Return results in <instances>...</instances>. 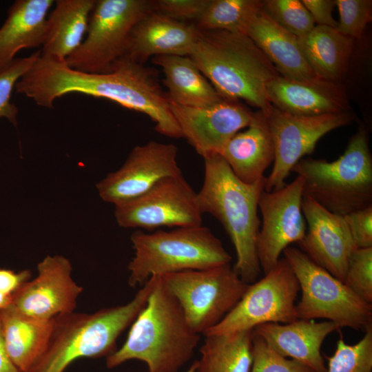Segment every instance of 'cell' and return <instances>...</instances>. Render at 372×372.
Listing matches in <instances>:
<instances>
[{
  "mask_svg": "<svg viewBox=\"0 0 372 372\" xmlns=\"http://www.w3.org/2000/svg\"><path fill=\"white\" fill-rule=\"evenodd\" d=\"M271 104L300 116H318L349 111L347 93L340 83L320 77L293 79L279 75L268 85Z\"/></svg>",
  "mask_w": 372,
  "mask_h": 372,
  "instance_id": "cell-19",
  "label": "cell"
},
{
  "mask_svg": "<svg viewBox=\"0 0 372 372\" xmlns=\"http://www.w3.org/2000/svg\"><path fill=\"white\" fill-rule=\"evenodd\" d=\"M197 366L196 360L194 361L189 369L185 372H195Z\"/></svg>",
  "mask_w": 372,
  "mask_h": 372,
  "instance_id": "cell-43",
  "label": "cell"
},
{
  "mask_svg": "<svg viewBox=\"0 0 372 372\" xmlns=\"http://www.w3.org/2000/svg\"><path fill=\"white\" fill-rule=\"evenodd\" d=\"M247 35L280 75L293 79L317 76L300 50L298 37L273 21L262 9L251 22Z\"/></svg>",
  "mask_w": 372,
  "mask_h": 372,
  "instance_id": "cell-23",
  "label": "cell"
},
{
  "mask_svg": "<svg viewBox=\"0 0 372 372\" xmlns=\"http://www.w3.org/2000/svg\"><path fill=\"white\" fill-rule=\"evenodd\" d=\"M156 280L157 276L150 277L125 304L54 318L48 345L29 372H63L79 358L111 355L119 335L146 305Z\"/></svg>",
  "mask_w": 372,
  "mask_h": 372,
  "instance_id": "cell-5",
  "label": "cell"
},
{
  "mask_svg": "<svg viewBox=\"0 0 372 372\" xmlns=\"http://www.w3.org/2000/svg\"><path fill=\"white\" fill-rule=\"evenodd\" d=\"M220 155L241 181L253 184L265 178L264 172L274 161V145L269 125L261 110L246 130L234 135Z\"/></svg>",
  "mask_w": 372,
  "mask_h": 372,
  "instance_id": "cell-22",
  "label": "cell"
},
{
  "mask_svg": "<svg viewBox=\"0 0 372 372\" xmlns=\"http://www.w3.org/2000/svg\"><path fill=\"white\" fill-rule=\"evenodd\" d=\"M11 297L0 293V311L8 307L11 302Z\"/></svg>",
  "mask_w": 372,
  "mask_h": 372,
  "instance_id": "cell-42",
  "label": "cell"
},
{
  "mask_svg": "<svg viewBox=\"0 0 372 372\" xmlns=\"http://www.w3.org/2000/svg\"><path fill=\"white\" fill-rule=\"evenodd\" d=\"M153 10L152 1H96L85 37L67 58V65L87 73L110 72L113 64L126 54L135 25Z\"/></svg>",
  "mask_w": 372,
  "mask_h": 372,
  "instance_id": "cell-10",
  "label": "cell"
},
{
  "mask_svg": "<svg viewBox=\"0 0 372 372\" xmlns=\"http://www.w3.org/2000/svg\"><path fill=\"white\" fill-rule=\"evenodd\" d=\"M200 335L188 324L178 302L157 276L125 343L106 357V366L112 369L138 360L146 364L148 372H178L193 356Z\"/></svg>",
  "mask_w": 372,
  "mask_h": 372,
  "instance_id": "cell-3",
  "label": "cell"
},
{
  "mask_svg": "<svg viewBox=\"0 0 372 372\" xmlns=\"http://www.w3.org/2000/svg\"><path fill=\"white\" fill-rule=\"evenodd\" d=\"M264 114L275 152L272 170L266 177L265 191L268 192L280 189L286 185L285 180L293 166L304 156L313 153L322 136L351 123L355 118L349 111L300 116L280 110L273 105Z\"/></svg>",
  "mask_w": 372,
  "mask_h": 372,
  "instance_id": "cell-12",
  "label": "cell"
},
{
  "mask_svg": "<svg viewBox=\"0 0 372 372\" xmlns=\"http://www.w3.org/2000/svg\"><path fill=\"white\" fill-rule=\"evenodd\" d=\"M169 103L183 137L203 158L220 154L228 141L247 127L254 116L240 101L225 98L203 107Z\"/></svg>",
  "mask_w": 372,
  "mask_h": 372,
  "instance_id": "cell-17",
  "label": "cell"
},
{
  "mask_svg": "<svg viewBox=\"0 0 372 372\" xmlns=\"http://www.w3.org/2000/svg\"><path fill=\"white\" fill-rule=\"evenodd\" d=\"M152 61L165 74L163 84L169 102L203 107L223 99L189 56L159 55L153 56Z\"/></svg>",
  "mask_w": 372,
  "mask_h": 372,
  "instance_id": "cell-27",
  "label": "cell"
},
{
  "mask_svg": "<svg viewBox=\"0 0 372 372\" xmlns=\"http://www.w3.org/2000/svg\"><path fill=\"white\" fill-rule=\"evenodd\" d=\"M200 33L194 23L179 21L154 10L134 28L125 54L142 64L159 55L189 56Z\"/></svg>",
  "mask_w": 372,
  "mask_h": 372,
  "instance_id": "cell-20",
  "label": "cell"
},
{
  "mask_svg": "<svg viewBox=\"0 0 372 372\" xmlns=\"http://www.w3.org/2000/svg\"><path fill=\"white\" fill-rule=\"evenodd\" d=\"M262 9L273 21L297 37L307 34L316 26L300 0H263Z\"/></svg>",
  "mask_w": 372,
  "mask_h": 372,
  "instance_id": "cell-32",
  "label": "cell"
},
{
  "mask_svg": "<svg viewBox=\"0 0 372 372\" xmlns=\"http://www.w3.org/2000/svg\"><path fill=\"white\" fill-rule=\"evenodd\" d=\"M303 181L300 176L280 189L265 190L258 200L262 223L257 238V254L266 274L280 258L284 249L304 236L307 223L302 211Z\"/></svg>",
  "mask_w": 372,
  "mask_h": 372,
  "instance_id": "cell-14",
  "label": "cell"
},
{
  "mask_svg": "<svg viewBox=\"0 0 372 372\" xmlns=\"http://www.w3.org/2000/svg\"><path fill=\"white\" fill-rule=\"evenodd\" d=\"M261 10L260 0H210L195 25L202 31L220 30L247 34Z\"/></svg>",
  "mask_w": 372,
  "mask_h": 372,
  "instance_id": "cell-30",
  "label": "cell"
},
{
  "mask_svg": "<svg viewBox=\"0 0 372 372\" xmlns=\"http://www.w3.org/2000/svg\"><path fill=\"white\" fill-rule=\"evenodd\" d=\"M37 51L29 56L14 58L0 65V118L17 124L18 107L11 101L12 92L19 79L31 68L40 56Z\"/></svg>",
  "mask_w": 372,
  "mask_h": 372,
  "instance_id": "cell-33",
  "label": "cell"
},
{
  "mask_svg": "<svg viewBox=\"0 0 372 372\" xmlns=\"http://www.w3.org/2000/svg\"><path fill=\"white\" fill-rule=\"evenodd\" d=\"M159 276L178 302L188 324L200 335L217 325L249 287L230 264Z\"/></svg>",
  "mask_w": 372,
  "mask_h": 372,
  "instance_id": "cell-9",
  "label": "cell"
},
{
  "mask_svg": "<svg viewBox=\"0 0 372 372\" xmlns=\"http://www.w3.org/2000/svg\"><path fill=\"white\" fill-rule=\"evenodd\" d=\"M0 321L7 353L21 372H29L44 352L54 324L23 314L10 304L0 311Z\"/></svg>",
  "mask_w": 372,
  "mask_h": 372,
  "instance_id": "cell-24",
  "label": "cell"
},
{
  "mask_svg": "<svg viewBox=\"0 0 372 372\" xmlns=\"http://www.w3.org/2000/svg\"><path fill=\"white\" fill-rule=\"evenodd\" d=\"M130 239L134 250L127 266L131 287L153 276L211 268L232 260L220 239L203 225L152 233L137 230Z\"/></svg>",
  "mask_w": 372,
  "mask_h": 372,
  "instance_id": "cell-7",
  "label": "cell"
},
{
  "mask_svg": "<svg viewBox=\"0 0 372 372\" xmlns=\"http://www.w3.org/2000/svg\"><path fill=\"white\" fill-rule=\"evenodd\" d=\"M30 276L31 272L28 269L15 273L9 269H0V293L12 296L23 284L30 280Z\"/></svg>",
  "mask_w": 372,
  "mask_h": 372,
  "instance_id": "cell-40",
  "label": "cell"
},
{
  "mask_svg": "<svg viewBox=\"0 0 372 372\" xmlns=\"http://www.w3.org/2000/svg\"><path fill=\"white\" fill-rule=\"evenodd\" d=\"M114 206L116 222L125 228L202 225L197 193L183 174L163 178L142 195Z\"/></svg>",
  "mask_w": 372,
  "mask_h": 372,
  "instance_id": "cell-13",
  "label": "cell"
},
{
  "mask_svg": "<svg viewBox=\"0 0 372 372\" xmlns=\"http://www.w3.org/2000/svg\"><path fill=\"white\" fill-rule=\"evenodd\" d=\"M250 372H314L293 359L275 351L260 336L253 332L252 364Z\"/></svg>",
  "mask_w": 372,
  "mask_h": 372,
  "instance_id": "cell-36",
  "label": "cell"
},
{
  "mask_svg": "<svg viewBox=\"0 0 372 372\" xmlns=\"http://www.w3.org/2000/svg\"><path fill=\"white\" fill-rule=\"evenodd\" d=\"M203 158L204 181L197 193L200 211L212 215L222 224L236 250L234 269L245 283L252 284L262 270L257 254L260 225L258 209L266 177L247 184L235 176L220 154Z\"/></svg>",
  "mask_w": 372,
  "mask_h": 372,
  "instance_id": "cell-2",
  "label": "cell"
},
{
  "mask_svg": "<svg viewBox=\"0 0 372 372\" xmlns=\"http://www.w3.org/2000/svg\"><path fill=\"white\" fill-rule=\"evenodd\" d=\"M210 0L153 1L154 10L175 20L195 23L203 14Z\"/></svg>",
  "mask_w": 372,
  "mask_h": 372,
  "instance_id": "cell-37",
  "label": "cell"
},
{
  "mask_svg": "<svg viewBox=\"0 0 372 372\" xmlns=\"http://www.w3.org/2000/svg\"><path fill=\"white\" fill-rule=\"evenodd\" d=\"M48 16L41 56L65 61L85 36L95 0H58Z\"/></svg>",
  "mask_w": 372,
  "mask_h": 372,
  "instance_id": "cell-25",
  "label": "cell"
},
{
  "mask_svg": "<svg viewBox=\"0 0 372 372\" xmlns=\"http://www.w3.org/2000/svg\"><path fill=\"white\" fill-rule=\"evenodd\" d=\"M282 253L301 291L296 305L298 319L322 318L333 322L340 328L356 331H365L372 327V304L362 300L300 249L289 246Z\"/></svg>",
  "mask_w": 372,
  "mask_h": 372,
  "instance_id": "cell-8",
  "label": "cell"
},
{
  "mask_svg": "<svg viewBox=\"0 0 372 372\" xmlns=\"http://www.w3.org/2000/svg\"><path fill=\"white\" fill-rule=\"evenodd\" d=\"M309 12L316 25L336 28L338 21L333 17L332 12L335 6V0H301Z\"/></svg>",
  "mask_w": 372,
  "mask_h": 372,
  "instance_id": "cell-39",
  "label": "cell"
},
{
  "mask_svg": "<svg viewBox=\"0 0 372 372\" xmlns=\"http://www.w3.org/2000/svg\"><path fill=\"white\" fill-rule=\"evenodd\" d=\"M302 211L307 229L298 242L313 262L344 282L349 260L356 249L343 216L332 213L303 197Z\"/></svg>",
  "mask_w": 372,
  "mask_h": 372,
  "instance_id": "cell-18",
  "label": "cell"
},
{
  "mask_svg": "<svg viewBox=\"0 0 372 372\" xmlns=\"http://www.w3.org/2000/svg\"><path fill=\"white\" fill-rule=\"evenodd\" d=\"M343 282L362 300L372 304V247L356 248L352 252Z\"/></svg>",
  "mask_w": 372,
  "mask_h": 372,
  "instance_id": "cell-34",
  "label": "cell"
},
{
  "mask_svg": "<svg viewBox=\"0 0 372 372\" xmlns=\"http://www.w3.org/2000/svg\"><path fill=\"white\" fill-rule=\"evenodd\" d=\"M15 90L46 108H52L56 99L70 93L109 99L148 116L158 133L183 137L156 73L126 54L113 64L110 72L102 74L78 71L65 61L40 55L17 83Z\"/></svg>",
  "mask_w": 372,
  "mask_h": 372,
  "instance_id": "cell-1",
  "label": "cell"
},
{
  "mask_svg": "<svg viewBox=\"0 0 372 372\" xmlns=\"http://www.w3.org/2000/svg\"><path fill=\"white\" fill-rule=\"evenodd\" d=\"M343 217L355 247H372V205Z\"/></svg>",
  "mask_w": 372,
  "mask_h": 372,
  "instance_id": "cell-38",
  "label": "cell"
},
{
  "mask_svg": "<svg viewBox=\"0 0 372 372\" xmlns=\"http://www.w3.org/2000/svg\"><path fill=\"white\" fill-rule=\"evenodd\" d=\"M291 172L302 178L303 197L332 213L344 216L372 205V155L362 127L335 161L302 158Z\"/></svg>",
  "mask_w": 372,
  "mask_h": 372,
  "instance_id": "cell-6",
  "label": "cell"
},
{
  "mask_svg": "<svg viewBox=\"0 0 372 372\" xmlns=\"http://www.w3.org/2000/svg\"><path fill=\"white\" fill-rule=\"evenodd\" d=\"M189 56L223 98L244 101L264 113L272 107L267 87L280 74L247 34L200 30Z\"/></svg>",
  "mask_w": 372,
  "mask_h": 372,
  "instance_id": "cell-4",
  "label": "cell"
},
{
  "mask_svg": "<svg viewBox=\"0 0 372 372\" xmlns=\"http://www.w3.org/2000/svg\"><path fill=\"white\" fill-rule=\"evenodd\" d=\"M177 154L171 143L151 141L135 146L118 169L97 183L99 196L115 205L142 195L163 178L182 174Z\"/></svg>",
  "mask_w": 372,
  "mask_h": 372,
  "instance_id": "cell-15",
  "label": "cell"
},
{
  "mask_svg": "<svg viewBox=\"0 0 372 372\" xmlns=\"http://www.w3.org/2000/svg\"><path fill=\"white\" fill-rule=\"evenodd\" d=\"M53 0H17L0 28V65L11 61L22 49L42 46Z\"/></svg>",
  "mask_w": 372,
  "mask_h": 372,
  "instance_id": "cell-26",
  "label": "cell"
},
{
  "mask_svg": "<svg viewBox=\"0 0 372 372\" xmlns=\"http://www.w3.org/2000/svg\"><path fill=\"white\" fill-rule=\"evenodd\" d=\"M203 335L195 372H250L253 329Z\"/></svg>",
  "mask_w": 372,
  "mask_h": 372,
  "instance_id": "cell-29",
  "label": "cell"
},
{
  "mask_svg": "<svg viewBox=\"0 0 372 372\" xmlns=\"http://www.w3.org/2000/svg\"><path fill=\"white\" fill-rule=\"evenodd\" d=\"M333 322L298 319L280 324L269 322L253 329L275 351L291 358L314 372H327L321 346L331 333L340 329Z\"/></svg>",
  "mask_w": 372,
  "mask_h": 372,
  "instance_id": "cell-21",
  "label": "cell"
},
{
  "mask_svg": "<svg viewBox=\"0 0 372 372\" xmlns=\"http://www.w3.org/2000/svg\"><path fill=\"white\" fill-rule=\"evenodd\" d=\"M0 372H21L10 358L5 347L0 321Z\"/></svg>",
  "mask_w": 372,
  "mask_h": 372,
  "instance_id": "cell-41",
  "label": "cell"
},
{
  "mask_svg": "<svg viewBox=\"0 0 372 372\" xmlns=\"http://www.w3.org/2000/svg\"><path fill=\"white\" fill-rule=\"evenodd\" d=\"M339 12L336 30L355 41L360 39L372 20L371 0H335Z\"/></svg>",
  "mask_w": 372,
  "mask_h": 372,
  "instance_id": "cell-35",
  "label": "cell"
},
{
  "mask_svg": "<svg viewBox=\"0 0 372 372\" xmlns=\"http://www.w3.org/2000/svg\"><path fill=\"white\" fill-rule=\"evenodd\" d=\"M72 270L65 257L45 256L37 265V276L12 295L10 305L23 314L47 320L74 311L83 288L73 280Z\"/></svg>",
  "mask_w": 372,
  "mask_h": 372,
  "instance_id": "cell-16",
  "label": "cell"
},
{
  "mask_svg": "<svg viewBox=\"0 0 372 372\" xmlns=\"http://www.w3.org/2000/svg\"><path fill=\"white\" fill-rule=\"evenodd\" d=\"M327 372L372 371V327L355 344H347L341 337L334 354L328 358Z\"/></svg>",
  "mask_w": 372,
  "mask_h": 372,
  "instance_id": "cell-31",
  "label": "cell"
},
{
  "mask_svg": "<svg viewBox=\"0 0 372 372\" xmlns=\"http://www.w3.org/2000/svg\"><path fill=\"white\" fill-rule=\"evenodd\" d=\"M299 291L298 281L282 257L262 278L249 285L234 308L203 335L253 329L269 322H293L298 320L296 301Z\"/></svg>",
  "mask_w": 372,
  "mask_h": 372,
  "instance_id": "cell-11",
  "label": "cell"
},
{
  "mask_svg": "<svg viewBox=\"0 0 372 372\" xmlns=\"http://www.w3.org/2000/svg\"><path fill=\"white\" fill-rule=\"evenodd\" d=\"M300 50L315 74L340 83L344 75L355 47V40L336 28L316 25L298 37Z\"/></svg>",
  "mask_w": 372,
  "mask_h": 372,
  "instance_id": "cell-28",
  "label": "cell"
}]
</instances>
